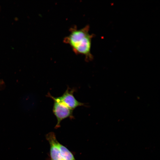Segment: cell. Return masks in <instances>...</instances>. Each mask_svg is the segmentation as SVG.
<instances>
[{
	"instance_id": "cell-1",
	"label": "cell",
	"mask_w": 160,
	"mask_h": 160,
	"mask_svg": "<svg viewBox=\"0 0 160 160\" xmlns=\"http://www.w3.org/2000/svg\"><path fill=\"white\" fill-rule=\"evenodd\" d=\"M89 29L88 25L79 29L74 26L70 28L69 34L63 40L70 46L75 53L84 56L87 61L93 58L91 49L93 35L89 33Z\"/></svg>"
},
{
	"instance_id": "cell-2",
	"label": "cell",
	"mask_w": 160,
	"mask_h": 160,
	"mask_svg": "<svg viewBox=\"0 0 160 160\" xmlns=\"http://www.w3.org/2000/svg\"><path fill=\"white\" fill-rule=\"evenodd\" d=\"M76 90L74 88L68 87L65 92L61 96L54 97L48 93L47 96L51 98L53 100L61 103L73 110L81 106H86L84 103L78 101L73 95Z\"/></svg>"
},
{
	"instance_id": "cell-3",
	"label": "cell",
	"mask_w": 160,
	"mask_h": 160,
	"mask_svg": "<svg viewBox=\"0 0 160 160\" xmlns=\"http://www.w3.org/2000/svg\"><path fill=\"white\" fill-rule=\"evenodd\" d=\"M53 101L52 111L57 119V123L55 127L57 129L60 127V123L63 120L67 118L71 119L74 118L73 110L61 103Z\"/></svg>"
},
{
	"instance_id": "cell-4",
	"label": "cell",
	"mask_w": 160,
	"mask_h": 160,
	"mask_svg": "<svg viewBox=\"0 0 160 160\" xmlns=\"http://www.w3.org/2000/svg\"><path fill=\"white\" fill-rule=\"evenodd\" d=\"M46 138L50 145V158L49 160H63L59 147V142L57 140L54 132L48 133Z\"/></svg>"
},
{
	"instance_id": "cell-5",
	"label": "cell",
	"mask_w": 160,
	"mask_h": 160,
	"mask_svg": "<svg viewBox=\"0 0 160 160\" xmlns=\"http://www.w3.org/2000/svg\"><path fill=\"white\" fill-rule=\"evenodd\" d=\"M59 147L63 160H76L72 153L66 147L60 143Z\"/></svg>"
},
{
	"instance_id": "cell-6",
	"label": "cell",
	"mask_w": 160,
	"mask_h": 160,
	"mask_svg": "<svg viewBox=\"0 0 160 160\" xmlns=\"http://www.w3.org/2000/svg\"><path fill=\"white\" fill-rule=\"evenodd\" d=\"M3 84V81H2L0 80V86Z\"/></svg>"
}]
</instances>
